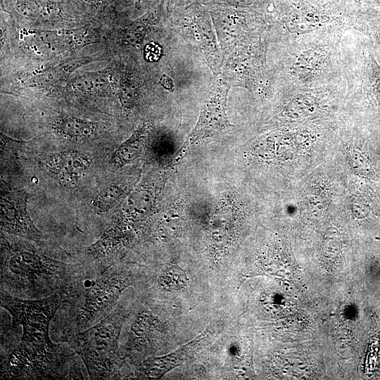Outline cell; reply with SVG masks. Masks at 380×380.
Wrapping results in <instances>:
<instances>
[{"label":"cell","mask_w":380,"mask_h":380,"mask_svg":"<svg viewBox=\"0 0 380 380\" xmlns=\"http://www.w3.org/2000/svg\"><path fill=\"white\" fill-rule=\"evenodd\" d=\"M77 270L37 251L11 246L1 253V286L17 297L42 298L74 283Z\"/></svg>","instance_id":"obj_1"},{"label":"cell","mask_w":380,"mask_h":380,"mask_svg":"<svg viewBox=\"0 0 380 380\" xmlns=\"http://www.w3.org/2000/svg\"><path fill=\"white\" fill-rule=\"evenodd\" d=\"M70 298V286L39 299L22 298L1 289V306L11 314L13 327L21 326L23 329L20 342L15 348L30 357L61 350L63 347L49 338V324L60 307Z\"/></svg>","instance_id":"obj_2"},{"label":"cell","mask_w":380,"mask_h":380,"mask_svg":"<svg viewBox=\"0 0 380 380\" xmlns=\"http://www.w3.org/2000/svg\"><path fill=\"white\" fill-rule=\"evenodd\" d=\"M122 321V315L117 310H113L96 324L68 338L69 345L82 358L91 379L115 377Z\"/></svg>","instance_id":"obj_3"},{"label":"cell","mask_w":380,"mask_h":380,"mask_svg":"<svg viewBox=\"0 0 380 380\" xmlns=\"http://www.w3.org/2000/svg\"><path fill=\"white\" fill-rule=\"evenodd\" d=\"M128 285L127 276L110 267L90 281L87 287H77L76 300L70 308V331L80 332L109 315Z\"/></svg>","instance_id":"obj_4"},{"label":"cell","mask_w":380,"mask_h":380,"mask_svg":"<svg viewBox=\"0 0 380 380\" xmlns=\"http://www.w3.org/2000/svg\"><path fill=\"white\" fill-rule=\"evenodd\" d=\"M229 89V87L223 82H218L213 87L194 129L177 153L175 163L182 158L186 151L193 144L213 137L230 126L225 110Z\"/></svg>","instance_id":"obj_5"},{"label":"cell","mask_w":380,"mask_h":380,"mask_svg":"<svg viewBox=\"0 0 380 380\" xmlns=\"http://www.w3.org/2000/svg\"><path fill=\"white\" fill-rule=\"evenodd\" d=\"M28 197L29 195L24 190L1 192V230L37 242L42 234L27 213Z\"/></svg>","instance_id":"obj_6"},{"label":"cell","mask_w":380,"mask_h":380,"mask_svg":"<svg viewBox=\"0 0 380 380\" xmlns=\"http://www.w3.org/2000/svg\"><path fill=\"white\" fill-rule=\"evenodd\" d=\"M90 161L75 151H66L48 156L42 167L65 185H75L87 170Z\"/></svg>","instance_id":"obj_7"},{"label":"cell","mask_w":380,"mask_h":380,"mask_svg":"<svg viewBox=\"0 0 380 380\" xmlns=\"http://www.w3.org/2000/svg\"><path fill=\"white\" fill-rule=\"evenodd\" d=\"M53 132L70 140L87 139L96 136L99 125L92 121L77 117H59L52 123Z\"/></svg>","instance_id":"obj_8"},{"label":"cell","mask_w":380,"mask_h":380,"mask_svg":"<svg viewBox=\"0 0 380 380\" xmlns=\"http://www.w3.org/2000/svg\"><path fill=\"white\" fill-rule=\"evenodd\" d=\"M158 321L151 314L141 312L134 317L127 349L141 350L148 346L159 331Z\"/></svg>","instance_id":"obj_9"},{"label":"cell","mask_w":380,"mask_h":380,"mask_svg":"<svg viewBox=\"0 0 380 380\" xmlns=\"http://www.w3.org/2000/svg\"><path fill=\"white\" fill-rule=\"evenodd\" d=\"M144 127L138 129L127 141L121 144L112 155L110 163L121 166L134 160L140 149Z\"/></svg>","instance_id":"obj_10"},{"label":"cell","mask_w":380,"mask_h":380,"mask_svg":"<svg viewBox=\"0 0 380 380\" xmlns=\"http://www.w3.org/2000/svg\"><path fill=\"white\" fill-rule=\"evenodd\" d=\"M124 191L119 185H109L94 197L91 203L99 213H105L118 203L124 195Z\"/></svg>","instance_id":"obj_11"},{"label":"cell","mask_w":380,"mask_h":380,"mask_svg":"<svg viewBox=\"0 0 380 380\" xmlns=\"http://www.w3.org/2000/svg\"><path fill=\"white\" fill-rule=\"evenodd\" d=\"M186 275L180 267L171 266L164 270L158 278L159 285L167 291H179L186 286Z\"/></svg>","instance_id":"obj_12"},{"label":"cell","mask_w":380,"mask_h":380,"mask_svg":"<svg viewBox=\"0 0 380 380\" xmlns=\"http://www.w3.org/2000/svg\"><path fill=\"white\" fill-rule=\"evenodd\" d=\"M82 12L91 15H110L116 0H65Z\"/></svg>","instance_id":"obj_13"},{"label":"cell","mask_w":380,"mask_h":380,"mask_svg":"<svg viewBox=\"0 0 380 380\" xmlns=\"http://www.w3.org/2000/svg\"><path fill=\"white\" fill-rule=\"evenodd\" d=\"M146 58L149 60L156 59L160 53L159 48L154 44H148L145 49Z\"/></svg>","instance_id":"obj_14"}]
</instances>
